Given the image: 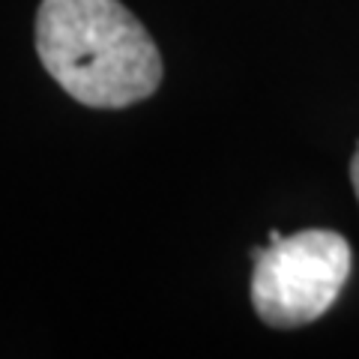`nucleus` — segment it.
<instances>
[{"mask_svg":"<svg viewBox=\"0 0 359 359\" xmlns=\"http://www.w3.org/2000/svg\"><path fill=\"white\" fill-rule=\"evenodd\" d=\"M36 51L54 81L90 108L141 102L162 81L159 48L120 0H42Z\"/></svg>","mask_w":359,"mask_h":359,"instance_id":"1","label":"nucleus"},{"mask_svg":"<svg viewBox=\"0 0 359 359\" xmlns=\"http://www.w3.org/2000/svg\"><path fill=\"white\" fill-rule=\"evenodd\" d=\"M252 306L276 330H294L332 309L351 276V245L335 231L269 233V245L252 252Z\"/></svg>","mask_w":359,"mask_h":359,"instance_id":"2","label":"nucleus"},{"mask_svg":"<svg viewBox=\"0 0 359 359\" xmlns=\"http://www.w3.org/2000/svg\"><path fill=\"white\" fill-rule=\"evenodd\" d=\"M351 183H353V192L359 198V144H356V153H353V159H351Z\"/></svg>","mask_w":359,"mask_h":359,"instance_id":"3","label":"nucleus"}]
</instances>
